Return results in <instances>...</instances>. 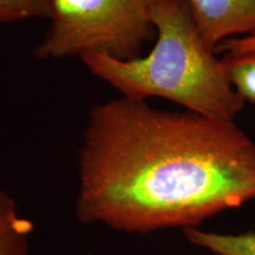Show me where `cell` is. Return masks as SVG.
I'll return each instance as SVG.
<instances>
[{"label":"cell","mask_w":255,"mask_h":255,"mask_svg":"<svg viewBox=\"0 0 255 255\" xmlns=\"http://www.w3.org/2000/svg\"><path fill=\"white\" fill-rule=\"evenodd\" d=\"M76 215L146 234L197 228L255 200V143L234 121L121 97L90 111Z\"/></svg>","instance_id":"obj_1"},{"label":"cell","mask_w":255,"mask_h":255,"mask_svg":"<svg viewBox=\"0 0 255 255\" xmlns=\"http://www.w3.org/2000/svg\"><path fill=\"white\" fill-rule=\"evenodd\" d=\"M151 21L156 43L145 57L120 60L92 53L81 57L83 64L122 97H163L188 111L234 121L246 102L222 59L207 46L186 0H156Z\"/></svg>","instance_id":"obj_2"},{"label":"cell","mask_w":255,"mask_h":255,"mask_svg":"<svg viewBox=\"0 0 255 255\" xmlns=\"http://www.w3.org/2000/svg\"><path fill=\"white\" fill-rule=\"evenodd\" d=\"M156 0H50V26L34 51L39 59L103 55L120 60L139 57L156 37Z\"/></svg>","instance_id":"obj_3"},{"label":"cell","mask_w":255,"mask_h":255,"mask_svg":"<svg viewBox=\"0 0 255 255\" xmlns=\"http://www.w3.org/2000/svg\"><path fill=\"white\" fill-rule=\"evenodd\" d=\"M210 50L235 36L255 34V0H186Z\"/></svg>","instance_id":"obj_4"},{"label":"cell","mask_w":255,"mask_h":255,"mask_svg":"<svg viewBox=\"0 0 255 255\" xmlns=\"http://www.w3.org/2000/svg\"><path fill=\"white\" fill-rule=\"evenodd\" d=\"M33 225L23 218L15 201L0 188V255H28Z\"/></svg>","instance_id":"obj_5"},{"label":"cell","mask_w":255,"mask_h":255,"mask_svg":"<svg viewBox=\"0 0 255 255\" xmlns=\"http://www.w3.org/2000/svg\"><path fill=\"white\" fill-rule=\"evenodd\" d=\"M190 244L205 248L215 255H255V233L220 234L199 228L183 229Z\"/></svg>","instance_id":"obj_6"},{"label":"cell","mask_w":255,"mask_h":255,"mask_svg":"<svg viewBox=\"0 0 255 255\" xmlns=\"http://www.w3.org/2000/svg\"><path fill=\"white\" fill-rule=\"evenodd\" d=\"M222 62L233 87L242 100L255 103V51L225 53Z\"/></svg>","instance_id":"obj_7"},{"label":"cell","mask_w":255,"mask_h":255,"mask_svg":"<svg viewBox=\"0 0 255 255\" xmlns=\"http://www.w3.org/2000/svg\"><path fill=\"white\" fill-rule=\"evenodd\" d=\"M49 17L50 0H0V24Z\"/></svg>","instance_id":"obj_8"},{"label":"cell","mask_w":255,"mask_h":255,"mask_svg":"<svg viewBox=\"0 0 255 255\" xmlns=\"http://www.w3.org/2000/svg\"><path fill=\"white\" fill-rule=\"evenodd\" d=\"M247 51H255V34H251L247 37L232 38L223 41L216 49V53H240Z\"/></svg>","instance_id":"obj_9"}]
</instances>
